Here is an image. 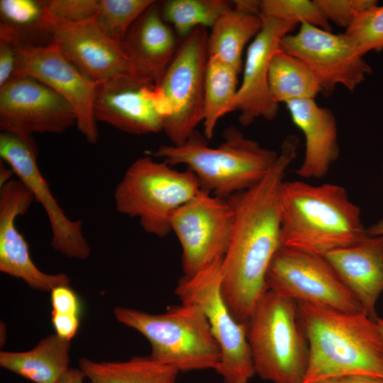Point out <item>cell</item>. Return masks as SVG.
Masks as SVG:
<instances>
[{"label":"cell","mask_w":383,"mask_h":383,"mask_svg":"<svg viewBox=\"0 0 383 383\" xmlns=\"http://www.w3.org/2000/svg\"><path fill=\"white\" fill-rule=\"evenodd\" d=\"M298 138L288 135L266 176L229 199L233 211L231 241L221 262V291L235 318L245 323L268 290L266 277L281 241L280 190L297 155Z\"/></svg>","instance_id":"6da1fadb"},{"label":"cell","mask_w":383,"mask_h":383,"mask_svg":"<svg viewBox=\"0 0 383 383\" xmlns=\"http://www.w3.org/2000/svg\"><path fill=\"white\" fill-rule=\"evenodd\" d=\"M309 343L302 383L350 375L383 379V335L366 313L297 302Z\"/></svg>","instance_id":"7a4b0ae2"},{"label":"cell","mask_w":383,"mask_h":383,"mask_svg":"<svg viewBox=\"0 0 383 383\" xmlns=\"http://www.w3.org/2000/svg\"><path fill=\"white\" fill-rule=\"evenodd\" d=\"M280 216L282 245L310 254L324 256L368 235L359 206L338 184L284 182Z\"/></svg>","instance_id":"3957f363"},{"label":"cell","mask_w":383,"mask_h":383,"mask_svg":"<svg viewBox=\"0 0 383 383\" xmlns=\"http://www.w3.org/2000/svg\"><path fill=\"white\" fill-rule=\"evenodd\" d=\"M204 137L196 131L182 145H161L152 155L171 166L185 165L201 189L221 199L257 184L279 156L234 126L225 130L224 140L217 147L209 145Z\"/></svg>","instance_id":"277c9868"},{"label":"cell","mask_w":383,"mask_h":383,"mask_svg":"<svg viewBox=\"0 0 383 383\" xmlns=\"http://www.w3.org/2000/svg\"><path fill=\"white\" fill-rule=\"evenodd\" d=\"M245 324L255 374L272 383H302L309 343L297 302L267 290Z\"/></svg>","instance_id":"5b68a950"},{"label":"cell","mask_w":383,"mask_h":383,"mask_svg":"<svg viewBox=\"0 0 383 383\" xmlns=\"http://www.w3.org/2000/svg\"><path fill=\"white\" fill-rule=\"evenodd\" d=\"M118 321L143 334L151 345L150 357L180 372L216 370L220 348L208 321L196 306H170L161 314L117 306Z\"/></svg>","instance_id":"8992f818"},{"label":"cell","mask_w":383,"mask_h":383,"mask_svg":"<svg viewBox=\"0 0 383 383\" xmlns=\"http://www.w3.org/2000/svg\"><path fill=\"white\" fill-rule=\"evenodd\" d=\"M200 190L192 172L178 171L165 160L144 156L127 168L115 187L113 200L117 211L138 219L144 231L165 237L171 232L174 213Z\"/></svg>","instance_id":"52a82bcc"},{"label":"cell","mask_w":383,"mask_h":383,"mask_svg":"<svg viewBox=\"0 0 383 383\" xmlns=\"http://www.w3.org/2000/svg\"><path fill=\"white\" fill-rule=\"evenodd\" d=\"M221 262L194 275L184 276L174 292L182 303L196 306L205 315L221 352L216 371L223 382L248 383L255 374L246 324L235 318L223 296Z\"/></svg>","instance_id":"ba28073f"},{"label":"cell","mask_w":383,"mask_h":383,"mask_svg":"<svg viewBox=\"0 0 383 383\" xmlns=\"http://www.w3.org/2000/svg\"><path fill=\"white\" fill-rule=\"evenodd\" d=\"M208 38L207 28H195L184 38L155 84L165 106L162 131L174 145L184 143L203 122Z\"/></svg>","instance_id":"9c48e42d"},{"label":"cell","mask_w":383,"mask_h":383,"mask_svg":"<svg viewBox=\"0 0 383 383\" xmlns=\"http://www.w3.org/2000/svg\"><path fill=\"white\" fill-rule=\"evenodd\" d=\"M266 283L268 290L296 302L345 312H365L321 255L282 246L270 263Z\"/></svg>","instance_id":"30bf717a"},{"label":"cell","mask_w":383,"mask_h":383,"mask_svg":"<svg viewBox=\"0 0 383 383\" xmlns=\"http://www.w3.org/2000/svg\"><path fill=\"white\" fill-rule=\"evenodd\" d=\"M40 30L57 43L66 57L94 82L123 78L155 83L131 58L122 43L101 28L96 16L71 23L52 19L45 12Z\"/></svg>","instance_id":"8fae6325"},{"label":"cell","mask_w":383,"mask_h":383,"mask_svg":"<svg viewBox=\"0 0 383 383\" xmlns=\"http://www.w3.org/2000/svg\"><path fill=\"white\" fill-rule=\"evenodd\" d=\"M233 225L229 201L202 189L177 209L172 218L171 231L182 246L184 276L194 275L223 259Z\"/></svg>","instance_id":"7c38bea8"},{"label":"cell","mask_w":383,"mask_h":383,"mask_svg":"<svg viewBox=\"0 0 383 383\" xmlns=\"http://www.w3.org/2000/svg\"><path fill=\"white\" fill-rule=\"evenodd\" d=\"M279 48L302 60L314 73L326 96L338 85L352 91L372 73L354 41L345 33H333L302 23L294 34L284 36Z\"/></svg>","instance_id":"4fadbf2b"},{"label":"cell","mask_w":383,"mask_h":383,"mask_svg":"<svg viewBox=\"0 0 383 383\" xmlns=\"http://www.w3.org/2000/svg\"><path fill=\"white\" fill-rule=\"evenodd\" d=\"M18 61L13 76L33 77L60 95L73 107L77 126L87 140L99 138L94 103L98 82L84 75L63 54L59 45L18 43Z\"/></svg>","instance_id":"5bb4252c"},{"label":"cell","mask_w":383,"mask_h":383,"mask_svg":"<svg viewBox=\"0 0 383 383\" xmlns=\"http://www.w3.org/2000/svg\"><path fill=\"white\" fill-rule=\"evenodd\" d=\"M0 157L43 208L51 230L52 248L69 258L87 260L91 247L83 233L81 220L70 219L59 205L37 162L33 140L8 133L0 134Z\"/></svg>","instance_id":"9a60e30c"},{"label":"cell","mask_w":383,"mask_h":383,"mask_svg":"<svg viewBox=\"0 0 383 383\" xmlns=\"http://www.w3.org/2000/svg\"><path fill=\"white\" fill-rule=\"evenodd\" d=\"M77 124L73 107L38 79L13 77L0 87V127L32 140L33 133H61Z\"/></svg>","instance_id":"2e32d148"},{"label":"cell","mask_w":383,"mask_h":383,"mask_svg":"<svg viewBox=\"0 0 383 383\" xmlns=\"http://www.w3.org/2000/svg\"><path fill=\"white\" fill-rule=\"evenodd\" d=\"M94 113L96 121L129 134L162 131L165 107L155 83L123 78L98 82Z\"/></svg>","instance_id":"e0dca14e"},{"label":"cell","mask_w":383,"mask_h":383,"mask_svg":"<svg viewBox=\"0 0 383 383\" xmlns=\"http://www.w3.org/2000/svg\"><path fill=\"white\" fill-rule=\"evenodd\" d=\"M261 18L263 26L248 48L243 79L235 101V111H239V122L243 126L260 117L269 121L277 117L279 104L272 99L268 84L270 64L282 38L296 26L272 18Z\"/></svg>","instance_id":"ac0fdd59"},{"label":"cell","mask_w":383,"mask_h":383,"mask_svg":"<svg viewBox=\"0 0 383 383\" xmlns=\"http://www.w3.org/2000/svg\"><path fill=\"white\" fill-rule=\"evenodd\" d=\"M34 201L32 193L18 179L0 186V271L23 280L33 289L48 292L59 284L60 277L37 267L16 224L17 218L26 214Z\"/></svg>","instance_id":"d6986e66"},{"label":"cell","mask_w":383,"mask_h":383,"mask_svg":"<svg viewBox=\"0 0 383 383\" xmlns=\"http://www.w3.org/2000/svg\"><path fill=\"white\" fill-rule=\"evenodd\" d=\"M323 257L356 297L363 311L377 320L376 304L383 292V236L367 235Z\"/></svg>","instance_id":"ffe728a7"},{"label":"cell","mask_w":383,"mask_h":383,"mask_svg":"<svg viewBox=\"0 0 383 383\" xmlns=\"http://www.w3.org/2000/svg\"><path fill=\"white\" fill-rule=\"evenodd\" d=\"M286 106L305 139L304 160L296 174L307 179L324 177L340 155L334 114L314 99L292 101Z\"/></svg>","instance_id":"44dd1931"},{"label":"cell","mask_w":383,"mask_h":383,"mask_svg":"<svg viewBox=\"0 0 383 383\" xmlns=\"http://www.w3.org/2000/svg\"><path fill=\"white\" fill-rule=\"evenodd\" d=\"M122 45L131 58L157 84L175 55L176 38L157 3L133 24Z\"/></svg>","instance_id":"7402d4cb"},{"label":"cell","mask_w":383,"mask_h":383,"mask_svg":"<svg viewBox=\"0 0 383 383\" xmlns=\"http://www.w3.org/2000/svg\"><path fill=\"white\" fill-rule=\"evenodd\" d=\"M70 341L52 334L29 351H1L0 365L35 383H56L70 369Z\"/></svg>","instance_id":"603a6c76"},{"label":"cell","mask_w":383,"mask_h":383,"mask_svg":"<svg viewBox=\"0 0 383 383\" xmlns=\"http://www.w3.org/2000/svg\"><path fill=\"white\" fill-rule=\"evenodd\" d=\"M263 26L260 15L232 10L222 15L212 26L208 38L209 56L216 57L234 68L243 70V52L246 44Z\"/></svg>","instance_id":"cb8c5ba5"},{"label":"cell","mask_w":383,"mask_h":383,"mask_svg":"<svg viewBox=\"0 0 383 383\" xmlns=\"http://www.w3.org/2000/svg\"><path fill=\"white\" fill-rule=\"evenodd\" d=\"M79 369L92 383H177L179 371L150 356L122 362L79 360Z\"/></svg>","instance_id":"d4e9b609"},{"label":"cell","mask_w":383,"mask_h":383,"mask_svg":"<svg viewBox=\"0 0 383 383\" xmlns=\"http://www.w3.org/2000/svg\"><path fill=\"white\" fill-rule=\"evenodd\" d=\"M268 84L272 99L277 104L301 99H314L322 92L312 70L300 59L280 48L270 64Z\"/></svg>","instance_id":"484cf974"},{"label":"cell","mask_w":383,"mask_h":383,"mask_svg":"<svg viewBox=\"0 0 383 383\" xmlns=\"http://www.w3.org/2000/svg\"><path fill=\"white\" fill-rule=\"evenodd\" d=\"M238 72L216 57L209 56L204 91V135L211 139L218 121L235 111Z\"/></svg>","instance_id":"4316f807"},{"label":"cell","mask_w":383,"mask_h":383,"mask_svg":"<svg viewBox=\"0 0 383 383\" xmlns=\"http://www.w3.org/2000/svg\"><path fill=\"white\" fill-rule=\"evenodd\" d=\"M160 9L164 21L184 38L198 27L211 28L233 6L224 0H169Z\"/></svg>","instance_id":"83f0119b"},{"label":"cell","mask_w":383,"mask_h":383,"mask_svg":"<svg viewBox=\"0 0 383 383\" xmlns=\"http://www.w3.org/2000/svg\"><path fill=\"white\" fill-rule=\"evenodd\" d=\"M155 2L152 0H99L96 21L111 38L122 43L133 24Z\"/></svg>","instance_id":"f1b7e54d"},{"label":"cell","mask_w":383,"mask_h":383,"mask_svg":"<svg viewBox=\"0 0 383 383\" xmlns=\"http://www.w3.org/2000/svg\"><path fill=\"white\" fill-rule=\"evenodd\" d=\"M260 16L296 26L308 23L331 31L330 23L323 16L314 0H262Z\"/></svg>","instance_id":"f546056e"},{"label":"cell","mask_w":383,"mask_h":383,"mask_svg":"<svg viewBox=\"0 0 383 383\" xmlns=\"http://www.w3.org/2000/svg\"><path fill=\"white\" fill-rule=\"evenodd\" d=\"M345 33L352 38L362 56L370 51H382L383 6L377 4L361 11Z\"/></svg>","instance_id":"4dcf8cb0"},{"label":"cell","mask_w":383,"mask_h":383,"mask_svg":"<svg viewBox=\"0 0 383 383\" xmlns=\"http://www.w3.org/2000/svg\"><path fill=\"white\" fill-rule=\"evenodd\" d=\"M1 24L12 30L21 40V31L40 30L45 16L43 1L1 0Z\"/></svg>","instance_id":"1f68e13d"},{"label":"cell","mask_w":383,"mask_h":383,"mask_svg":"<svg viewBox=\"0 0 383 383\" xmlns=\"http://www.w3.org/2000/svg\"><path fill=\"white\" fill-rule=\"evenodd\" d=\"M45 15L65 23H81L97 16L99 0L43 1Z\"/></svg>","instance_id":"d6a6232c"},{"label":"cell","mask_w":383,"mask_h":383,"mask_svg":"<svg viewBox=\"0 0 383 383\" xmlns=\"http://www.w3.org/2000/svg\"><path fill=\"white\" fill-rule=\"evenodd\" d=\"M321 12L330 23L345 28L363 10L377 4L375 0H314Z\"/></svg>","instance_id":"836d02e7"},{"label":"cell","mask_w":383,"mask_h":383,"mask_svg":"<svg viewBox=\"0 0 383 383\" xmlns=\"http://www.w3.org/2000/svg\"><path fill=\"white\" fill-rule=\"evenodd\" d=\"M12 34L0 30V87L13 76L18 61V43Z\"/></svg>","instance_id":"e575fe53"},{"label":"cell","mask_w":383,"mask_h":383,"mask_svg":"<svg viewBox=\"0 0 383 383\" xmlns=\"http://www.w3.org/2000/svg\"><path fill=\"white\" fill-rule=\"evenodd\" d=\"M51 304L53 312L79 316L81 312V304L75 292L63 285L54 288L51 291Z\"/></svg>","instance_id":"d590c367"},{"label":"cell","mask_w":383,"mask_h":383,"mask_svg":"<svg viewBox=\"0 0 383 383\" xmlns=\"http://www.w3.org/2000/svg\"><path fill=\"white\" fill-rule=\"evenodd\" d=\"M52 323L55 334L70 342L78 331L79 319L77 315L52 311Z\"/></svg>","instance_id":"8d00e7d4"},{"label":"cell","mask_w":383,"mask_h":383,"mask_svg":"<svg viewBox=\"0 0 383 383\" xmlns=\"http://www.w3.org/2000/svg\"><path fill=\"white\" fill-rule=\"evenodd\" d=\"M313 383H383V379L361 375L333 377Z\"/></svg>","instance_id":"74e56055"},{"label":"cell","mask_w":383,"mask_h":383,"mask_svg":"<svg viewBox=\"0 0 383 383\" xmlns=\"http://www.w3.org/2000/svg\"><path fill=\"white\" fill-rule=\"evenodd\" d=\"M233 8L238 11L260 15L261 1L258 0H237L232 1Z\"/></svg>","instance_id":"f35d334b"},{"label":"cell","mask_w":383,"mask_h":383,"mask_svg":"<svg viewBox=\"0 0 383 383\" xmlns=\"http://www.w3.org/2000/svg\"><path fill=\"white\" fill-rule=\"evenodd\" d=\"M86 378L80 369H69L56 383H85L84 379ZM90 383H92L90 382Z\"/></svg>","instance_id":"ab89813d"},{"label":"cell","mask_w":383,"mask_h":383,"mask_svg":"<svg viewBox=\"0 0 383 383\" xmlns=\"http://www.w3.org/2000/svg\"><path fill=\"white\" fill-rule=\"evenodd\" d=\"M383 170V165H382ZM367 234L372 236H383V219L372 225L367 229Z\"/></svg>","instance_id":"60d3db41"},{"label":"cell","mask_w":383,"mask_h":383,"mask_svg":"<svg viewBox=\"0 0 383 383\" xmlns=\"http://www.w3.org/2000/svg\"><path fill=\"white\" fill-rule=\"evenodd\" d=\"M0 186L11 179V174H13L12 170L4 165L2 161H1L0 167Z\"/></svg>","instance_id":"b9f144b4"},{"label":"cell","mask_w":383,"mask_h":383,"mask_svg":"<svg viewBox=\"0 0 383 383\" xmlns=\"http://www.w3.org/2000/svg\"><path fill=\"white\" fill-rule=\"evenodd\" d=\"M376 321L378 325L379 329L383 335V319L377 317Z\"/></svg>","instance_id":"7bdbcfd3"}]
</instances>
